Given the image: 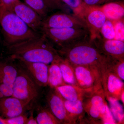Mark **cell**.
I'll list each match as a JSON object with an SVG mask.
<instances>
[{
    "instance_id": "6da1fadb",
    "label": "cell",
    "mask_w": 124,
    "mask_h": 124,
    "mask_svg": "<svg viewBox=\"0 0 124 124\" xmlns=\"http://www.w3.org/2000/svg\"><path fill=\"white\" fill-rule=\"evenodd\" d=\"M7 47L9 58L20 62H39L49 65L61 57L53 44L42 33Z\"/></svg>"
},
{
    "instance_id": "7a4b0ae2",
    "label": "cell",
    "mask_w": 124,
    "mask_h": 124,
    "mask_svg": "<svg viewBox=\"0 0 124 124\" xmlns=\"http://www.w3.org/2000/svg\"><path fill=\"white\" fill-rule=\"evenodd\" d=\"M57 50L59 55L72 66L99 67L103 56L90 37Z\"/></svg>"
},
{
    "instance_id": "3957f363",
    "label": "cell",
    "mask_w": 124,
    "mask_h": 124,
    "mask_svg": "<svg viewBox=\"0 0 124 124\" xmlns=\"http://www.w3.org/2000/svg\"><path fill=\"white\" fill-rule=\"evenodd\" d=\"M0 24L7 46L15 44L40 35L22 20L13 10L0 6Z\"/></svg>"
},
{
    "instance_id": "277c9868",
    "label": "cell",
    "mask_w": 124,
    "mask_h": 124,
    "mask_svg": "<svg viewBox=\"0 0 124 124\" xmlns=\"http://www.w3.org/2000/svg\"><path fill=\"white\" fill-rule=\"evenodd\" d=\"M85 113L88 120L98 124H116L106 101L102 89L91 92L83 99Z\"/></svg>"
},
{
    "instance_id": "5b68a950",
    "label": "cell",
    "mask_w": 124,
    "mask_h": 124,
    "mask_svg": "<svg viewBox=\"0 0 124 124\" xmlns=\"http://www.w3.org/2000/svg\"><path fill=\"white\" fill-rule=\"evenodd\" d=\"M40 31L54 46H57V49L90 37L88 30L85 28H41Z\"/></svg>"
},
{
    "instance_id": "8992f818",
    "label": "cell",
    "mask_w": 124,
    "mask_h": 124,
    "mask_svg": "<svg viewBox=\"0 0 124 124\" xmlns=\"http://www.w3.org/2000/svg\"><path fill=\"white\" fill-rule=\"evenodd\" d=\"M40 86L23 68H18L12 96L30 104L39 95Z\"/></svg>"
},
{
    "instance_id": "52a82bcc",
    "label": "cell",
    "mask_w": 124,
    "mask_h": 124,
    "mask_svg": "<svg viewBox=\"0 0 124 124\" xmlns=\"http://www.w3.org/2000/svg\"><path fill=\"white\" fill-rule=\"evenodd\" d=\"M72 66L78 87L91 91H97L102 88L99 67Z\"/></svg>"
},
{
    "instance_id": "ba28073f",
    "label": "cell",
    "mask_w": 124,
    "mask_h": 124,
    "mask_svg": "<svg viewBox=\"0 0 124 124\" xmlns=\"http://www.w3.org/2000/svg\"><path fill=\"white\" fill-rule=\"evenodd\" d=\"M41 28H78L88 29L86 23L82 18L74 14H71L62 11L55 13L44 19L42 20Z\"/></svg>"
},
{
    "instance_id": "9c48e42d",
    "label": "cell",
    "mask_w": 124,
    "mask_h": 124,
    "mask_svg": "<svg viewBox=\"0 0 124 124\" xmlns=\"http://www.w3.org/2000/svg\"><path fill=\"white\" fill-rule=\"evenodd\" d=\"M82 18L84 20L91 39L100 35V30L107 19L101 6L85 4Z\"/></svg>"
},
{
    "instance_id": "30bf717a",
    "label": "cell",
    "mask_w": 124,
    "mask_h": 124,
    "mask_svg": "<svg viewBox=\"0 0 124 124\" xmlns=\"http://www.w3.org/2000/svg\"><path fill=\"white\" fill-rule=\"evenodd\" d=\"M101 84L105 96L120 100L124 91V82L113 72L100 63L99 66Z\"/></svg>"
},
{
    "instance_id": "8fae6325",
    "label": "cell",
    "mask_w": 124,
    "mask_h": 124,
    "mask_svg": "<svg viewBox=\"0 0 124 124\" xmlns=\"http://www.w3.org/2000/svg\"><path fill=\"white\" fill-rule=\"evenodd\" d=\"M102 55L116 58L124 59V41L107 39L101 35L91 39Z\"/></svg>"
},
{
    "instance_id": "7c38bea8",
    "label": "cell",
    "mask_w": 124,
    "mask_h": 124,
    "mask_svg": "<svg viewBox=\"0 0 124 124\" xmlns=\"http://www.w3.org/2000/svg\"><path fill=\"white\" fill-rule=\"evenodd\" d=\"M12 9L31 29L36 32L40 31L43 19L33 9L20 0L16 2Z\"/></svg>"
},
{
    "instance_id": "4fadbf2b",
    "label": "cell",
    "mask_w": 124,
    "mask_h": 124,
    "mask_svg": "<svg viewBox=\"0 0 124 124\" xmlns=\"http://www.w3.org/2000/svg\"><path fill=\"white\" fill-rule=\"evenodd\" d=\"M50 88L46 97L47 107L61 124H71L62 98L55 88Z\"/></svg>"
},
{
    "instance_id": "5bb4252c",
    "label": "cell",
    "mask_w": 124,
    "mask_h": 124,
    "mask_svg": "<svg viewBox=\"0 0 124 124\" xmlns=\"http://www.w3.org/2000/svg\"><path fill=\"white\" fill-rule=\"evenodd\" d=\"M29 104L13 96L0 99V116L4 118L15 117L25 113Z\"/></svg>"
},
{
    "instance_id": "9a60e30c",
    "label": "cell",
    "mask_w": 124,
    "mask_h": 124,
    "mask_svg": "<svg viewBox=\"0 0 124 124\" xmlns=\"http://www.w3.org/2000/svg\"><path fill=\"white\" fill-rule=\"evenodd\" d=\"M20 62L23 68L40 87L48 86V64L39 62Z\"/></svg>"
},
{
    "instance_id": "2e32d148",
    "label": "cell",
    "mask_w": 124,
    "mask_h": 124,
    "mask_svg": "<svg viewBox=\"0 0 124 124\" xmlns=\"http://www.w3.org/2000/svg\"><path fill=\"white\" fill-rule=\"evenodd\" d=\"M10 60L0 61V85L13 87L17 75L18 68L12 62L11 59Z\"/></svg>"
},
{
    "instance_id": "e0dca14e",
    "label": "cell",
    "mask_w": 124,
    "mask_h": 124,
    "mask_svg": "<svg viewBox=\"0 0 124 124\" xmlns=\"http://www.w3.org/2000/svg\"><path fill=\"white\" fill-rule=\"evenodd\" d=\"M55 89L63 99L70 101L83 100L89 93L93 92L67 84L58 86Z\"/></svg>"
},
{
    "instance_id": "ac0fdd59",
    "label": "cell",
    "mask_w": 124,
    "mask_h": 124,
    "mask_svg": "<svg viewBox=\"0 0 124 124\" xmlns=\"http://www.w3.org/2000/svg\"><path fill=\"white\" fill-rule=\"evenodd\" d=\"M63 100L71 124H76L79 121L81 122L83 121L85 113L83 100L75 101H68L63 99Z\"/></svg>"
},
{
    "instance_id": "d6986e66",
    "label": "cell",
    "mask_w": 124,
    "mask_h": 124,
    "mask_svg": "<svg viewBox=\"0 0 124 124\" xmlns=\"http://www.w3.org/2000/svg\"><path fill=\"white\" fill-rule=\"evenodd\" d=\"M101 7L107 19L116 21L124 18V1L108 2Z\"/></svg>"
},
{
    "instance_id": "ffe728a7",
    "label": "cell",
    "mask_w": 124,
    "mask_h": 124,
    "mask_svg": "<svg viewBox=\"0 0 124 124\" xmlns=\"http://www.w3.org/2000/svg\"><path fill=\"white\" fill-rule=\"evenodd\" d=\"M101 64L114 72L124 81V59L116 58L103 55Z\"/></svg>"
},
{
    "instance_id": "44dd1931",
    "label": "cell",
    "mask_w": 124,
    "mask_h": 124,
    "mask_svg": "<svg viewBox=\"0 0 124 124\" xmlns=\"http://www.w3.org/2000/svg\"><path fill=\"white\" fill-rule=\"evenodd\" d=\"M62 76V72L57 61L49 65L48 74V86L52 88L66 84Z\"/></svg>"
},
{
    "instance_id": "7402d4cb",
    "label": "cell",
    "mask_w": 124,
    "mask_h": 124,
    "mask_svg": "<svg viewBox=\"0 0 124 124\" xmlns=\"http://www.w3.org/2000/svg\"><path fill=\"white\" fill-rule=\"evenodd\" d=\"M62 72L63 80L67 84L78 86L73 67L62 57L57 60Z\"/></svg>"
},
{
    "instance_id": "603a6c76",
    "label": "cell",
    "mask_w": 124,
    "mask_h": 124,
    "mask_svg": "<svg viewBox=\"0 0 124 124\" xmlns=\"http://www.w3.org/2000/svg\"><path fill=\"white\" fill-rule=\"evenodd\" d=\"M108 102L109 109L116 124L124 123V108L119 100L112 97L106 96Z\"/></svg>"
},
{
    "instance_id": "cb8c5ba5",
    "label": "cell",
    "mask_w": 124,
    "mask_h": 124,
    "mask_svg": "<svg viewBox=\"0 0 124 124\" xmlns=\"http://www.w3.org/2000/svg\"><path fill=\"white\" fill-rule=\"evenodd\" d=\"M38 124H60L47 107H39L35 117Z\"/></svg>"
},
{
    "instance_id": "d4e9b609",
    "label": "cell",
    "mask_w": 124,
    "mask_h": 124,
    "mask_svg": "<svg viewBox=\"0 0 124 124\" xmlns=\"http://www.w3.org/2000/svg\"><path fill=\"white\" fill-rule=\"evenodd\" d=\"M24 3L36 11L43 19L48 16L50 11L44 0H24Z\"/></svg>"
},
{
    "instance_id": "484cf974",
    "label": "cell",
    "mask_w": 124,
    "mask_h": 124,
    "mask_svg": "<svg viewBox=\"0 0 124 124\" xmlns=\"http://www.w3.org/2000/svg\"><path fill=\"white\" fill-rule=\"evenodd\" d=\"M61 0L72 10L74 14L82 18V13L85 5L82 0Z\"/></svg>"
},
{
    "instance_id": "4316f807",
    "label": "cell",
    "mask_w": 124,
    "mask_h": 124,
    "mask_svg": "<svg viewBox=\"0 0 124 124\" xmlns=\"http://www.w3.org/2000/svg\"><path fill=\"white\" fill-rule=\"evenodd\" d=\"M100 34L107 39H113L115 38V32L113 21L107 19L100 30Z\"/></svg>"
},
{
    "instance_id": "83f0119b",
    "label": "cell",
    "mask_w": 124,
    "mask_h": 124,
    "mask_svg": "<svg viewBox=\"0 0 124 124\" xmlns=\"http://www.w3.org/2000/svg\"><path fill=\"white\" fill-rule=\"evenodd\" d=\"M50 11L59 10L65 13H70L69 8L61 0H44Z\"/></svg>"
},
{
    "instance_id": "f1b7e54d",
    "label": "cell",
    "mask_w": 124,
    "mask_h": 124,
    "mask_svg": "<svg viewBox=\"0 0 124 124\" xmlns=\"http://www.w3.org/2000/svg\"><path fill=\"white\" fill-rule=\"evenodd\" d=\"M115 32V39L124 41V18L113 21Z\"/></svg>"
},
{
    "instance_id": "f546056e",
    "label": "cell",
    "mask_w": 124,
    "mask_h": 124,
    "mask_svg": "<svg viewBox=\"0 0 124 124\" xmlns=\"http://www.w3.org/2000/svg\"><path fill=\"white\" fill-rule=\"evenodd\" d=\"M27 116L25 113L15 117L9 118H5L6 124H26Z\"/></svg>"
},
{
    "instance_id": "4dcf8cb0",
    "label": "cell",
    "mask_w": 124,
    "mask_h": 124,
    "mask_svg": "<svg viewBox=\"0 0 124 124\" xmlns=\"http://www.w3.org/2000/svg\"><path fill=\"white\" fill-rule=\"evenodd\" d=\"M85 4L89 6H101L112 1L124 0H82Z\"/></svg>"
},
{
    "instance_id": "1f68e13d",
    "label": "cell",
    "mask_w": 124,
    "mask_h": 124,
    "mask_svg": "<svg viewBox=\"0 0 124 124\" xmlns=\"http://www.w3.org/2000/svg\"><path fill=\"white\" fill-rule=\"evenodd\" d=\"M18 0H0V6L12 9L13 6Z\"/></svg>"
},
{
    "instance_id": "d6a6232c",
    "label": "cell",
    "mask_w": 124,
    "mask_h": 124,
    "mask_svg": "<svg viewBox=\"0 0 124 124\" xmlns=\"http://www.w3.org/2000/svg\"><path fill=\"white\" fill-rule=\"evenodd\" d=\"M26 124H38L35 117L33 116V110L31 111L30 115L28 118Z\"/></svg>"
},
{
    "instance_id": "836d02e7",
    "label": "cell",
    "mask_w": 124,
    "mask_h": 124,
    "mask_svg": "<svg viewBox=\"0 0 124 124\" xmlns=\"http://www.w3.org/2000/svg\"><path fill=\"white\" fill-rule=\"evenodd\" d=\"M0 124H6L5 119L0 116Z\"/></svg>"
},
{
    "instance_id": "e575fe53",
    "label": "cell",
    "mask_w": 124,
    "mask_h": 124,
    "mask_svg": "<svg viewBox=\"0 0 124 124\" xmlns=\"http://www.w3.org/2000/svg\"></svg>"
}]
</instances>
